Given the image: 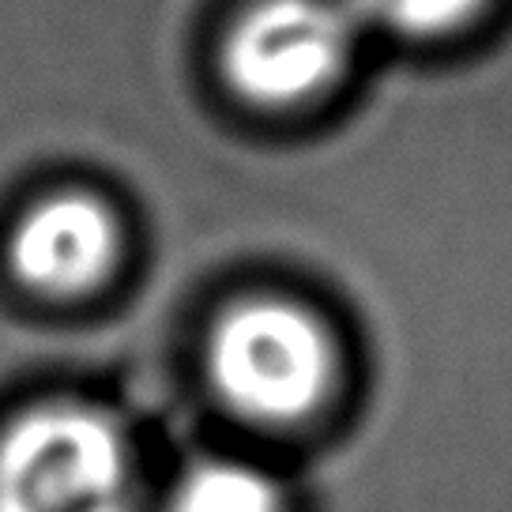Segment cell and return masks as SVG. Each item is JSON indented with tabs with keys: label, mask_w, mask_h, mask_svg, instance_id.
<instances>
[{
	"label": "cell",
	"mask_w": 512,
	"mask_h": 512,
	"mask_svg": "<svg viewBox=\"0 0 512 512\" xmlns=\"http://www.w3.org/2000/svg\"><path fill=\"white\" fill-rule=\"evenodd\" d=\"M121 253L113 211L87 192L38 200L12 230L8 260L23 287L46 298H76L106 283Z\"/></svg>",
	"instance_id": "obj_4"
},
{
	"label": "cell",
	"mask_w": 512,
	"mask_h": 512,
	"mask_svg": "<svg viewBox=\"0 0 512 512\" xmlns=\"http://www.w3.org/2000/svg\"><path fill=\"white\" fill-rule=\"evenodd\" d=\"M0 512H136V467L110 415L42 403L0 433Z\"/></svg>",
	"instance_id": "obj_2"
},
{
	"label": "cell",
	"mask_w": 512,
	"mask_h": 512,
	"mask_svg": "<svg viewBox=\"0 0 512 512\" xmlns=\"http://www.w3.org/2000/svg\"><path fill=\"white\" fill-rule=\"evenodd\" d=\"M366 31H388L400 38H441L482 16L490 0H343Z\"/></svg>",
	"instance_id": "obj_6"
},
{
	"label": "cell",
	"mask_w": 512,
	"mask_h": 512,
	"mask_svg": "<svg viewBox=\"0 0 512 512\" xmlns=\"http://www.w3.org/2000/svg\"><path fill=\"white\" fill-rule=\"evenodd\" d=\"M208 369L219 400L256 426H294L317 415L336 384V347L305 305L245 298L215 320Z\"/></svg>",
	"instance_id": "obj_1"
},
{
	"label": "cell",
	"mask_w": 512,
	"mask_h": 512,
	"mask_svg": "<svg viewBox=\"0 0 512 512\" xmlns=\"http://www.w3.org/2000/svg\"><path fill=\"white\" fill-rule=\"evenodd\" d=\"M162 512H287L272 475L238 460H204L170 490Z\"/></svg>",
	"instance_id": "obj_5"
},
{
	"label": "cell",
	"mask_w": 512,
	"mask_h": 512,
	"mask_svg": "<svg viewBox=\"0 0 512 512\" xmlns=\"http://www.w3.org/2000/svg\"><path fill=\"white\" fill-rule=\"evenodd\" d=\"M358 19L343 0H256L223 38V76L253 106L294 110L347 72Z\"/></svg>",
	"instance_id": "obj_3"
}]
</instances>
